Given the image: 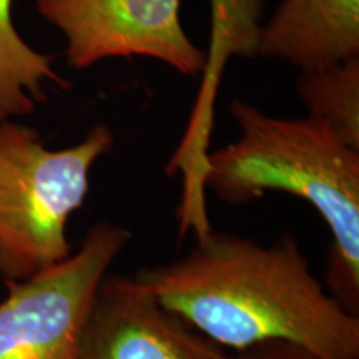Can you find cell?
I'll return each instance as SVG.
<instances>
[{
  "mask_svg": "<svg viewBox=\"0 0 359 359\" xmlns=\"http://www.w3.org/2000/svg\"><path fill=\"white\" fill-rule=\"evenodd\" d=\"M133 278L218 346L243 351L283 339L321 359H359V316L313 275L290 233L263 246L208 230L187 257Z\"/></svg>",
  "mask_w": 359,
  "mask_h": 359,
  "instance_id": "obj_1",
  "label": "cell"
},
{
  "mask_svg": "<svg viewBox=\"0 0 359 359\" xmlns=\"http://www.w3.org/2000/svg\"><path fill=\"white\" fill-rule=\"evenodd\" d=\"M240 138L208 154L201 187L219 200L245 205L285 191L321 215L331 231L326 290L359 316V150L311 118H278L233 100Z\"/></svg>",
  "mask_w": 359,
  "mask_h": 359,
  "instance_id": "obj_2",
  "label": "cell"
},
{
  "mask_svg": "<svg viewBox=\"0 0 359 359\" xmlns=\"http://www.w3.org/2000/svg\"><path fill=\"white\" fill-rule=\"evenodd\" d=\"M107 125L52 150L17 120L0 122V276L25 281L70 258L67 223L90 191V172L114 148Z\"/></svg>",
  "mask_w": 359,
  "mask_h": 359,
  "instance_id": "obj_3",
  "label": "cell"
},
{
  "mask_svg": "<svg viewBox=\"0 0 359 359\" xmlns=\"http://www.w3.org/2000/svg\"><path fill=\"white\" fill-rule=\"evenodd\" d=\"M122 224L95 223L65 262L25 281L6 283L0 359H77V336L93 291L127 248Z\"/></svg>",
  "mask_w": 359,
  "mask_h": 359,
  "instance_id": "obj_4",
  "label": "cell"
},
{
  "mask_svg": "<svg viewBox=\"0 0 359 359\" xmlns=\"http://www.w3.org/2000/svg\"><path fill=\"white\" fill-rule=\"evenodd\" d=\"M37 12L65 37L67 65L147 57L198 77L206 52L182 24V0H37Z\"/></svg>",
  "mask_w": 359,
  "mask_h": 359,
  "instance_id": "obj_5",
  "label": "cell"
},
{
  "mask_svg": "<svg viewBox=\"0 0 359 359\" xmlns=\"http://www.w3.org/2000/svg\"><path fill=\"white\" fill-rule=\"evenodd\" d=\"M77 359H230L133 276L107 273L77 336Z\"/></svg>",
  "mask_w": 359,
  "mask_h": 359,
  "instance_id": "obj_6",
  "label": "cell"
},
{
  "mask_svg": "<svg viewBox=\"0 0 359 359\" xmlns=\"http://www.w3.org/2000/svg\"><path fill=\"white\" fill-rule=\"evenodd\" d=\"M257 57L302 72L359 57V0H281L262 27Z\"/></svg>",
  "mask_w": 359,
  "mask_h": 359,
  "instance_id": "obj_7",
  "label": "cell"
},
{
  "mask_svg": "<svg viewBox=\"0 0 359 359\" xmlns=\"http://www.w3.org/2000/svg\"><path fill=\"white\" fill-rule=\"evenodd\" d=\"M212 32L206 48L198 95L180 148L187 154H205L213 127V107L223 72L231 58L257 57L264 24V0H210Z\"/></svg>",
  "mask_w": 359,
  "mask_h": 359,
  "instance_id": "obj_8",
  "label": "cell"
},
{
  "mask_svg": "<svg viewBox=\"0 0 359 359\" xmlns=\"http://www.w3.org/2000/svg\"><path fill=\"white\" fill-rule=\"evenodd\" d=\"M13 0H0V122L30 115L47 102L48 85L60 90L70 82L53 67V55L30 47L12 20Z\"/></svg>",
  "mask_w": 359,
  "mask_h": 359,
  "instance_id": "obj_9",
  "label": "cell"
},
{
  "mask_svg": "<svg viewBox=\"0 0 359 359\" xmlns=\"http://www.w3.org/2000/svg\"><path fill=\"white\" fill-rule=\"evenodd\" d=\"M296 90L308 116L320 120L346 145L359 150V57L302 72Z\"/></svg>",
  "mask_w": 359,
  "mask_h": 359,
  "instance_id": "obj_10",
  "label": "cell"
},
{
  "mask_svg": "<svg viewBox=\"0 0 359 359\" xmlns=\"http://www.w3.org/2000/svg\"><path fill=\"white\" fill-rule=\"evenodd\" d=\"M230 359H321L311 349L293 343V341L273 339L264 343L253 344V346L238 351L236 356Z\"/></svg>",
  "mask_w": 359,
  "mask_h": 359,
  "instance_id": "obj_11",
  "label": "cell"
}]
</instances>
